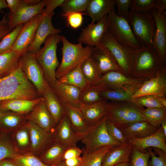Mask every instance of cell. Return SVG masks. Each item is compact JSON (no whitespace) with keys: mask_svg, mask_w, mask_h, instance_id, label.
<instances>
[{"mask_svg":"<svg viewBox=\"0 0 166 166\" xmlns=\"http://www.w3.org/2000/svg\"><path fill=\"white\" fill-rule=\"evenodd\" d=\"M166 94V68L156 77L144 81L131 99L147 95L165 97Z\"/></svg>","mask_w":166,"mask_h":166,"instance_id":"ffe728a7","label":"cell"},{"mask_svg":"<svg viewBox=\"0 0 166 166\" xmlns=\"http://www.w3.org/2000/svg\"><path fill=\"white\" fill-rule=\"evenodd\" d=\"M43 16V12L38 14L24 24L11 50L22 55L26 52L27 48L34 39Z\"/></svg>","mask_w":166,"mask_h":166,"instance_id":"7c38bea8","label":"cell"},{"mask_svg":"<svg viewBox=\"0 0 166 166\" xmlns=\"http://www.w3.org/2000/svg\"><path fill=\"white\" fill-rule=\"evenodd\" d=\"M46 0H41L34 5L33 0H22L17 10L13 13L9 12L7 17L10 27L14 29L17 26L24 24L34 16L43 12Z\"/></svg>","mask_w":166,"mask_h":166,"instance_id":"8fae6325","label":"cell"},{"mask_svg":"<svg viewBox=\"0 0 166 166\" xmlns=\"http://www.w3.org/2000/svg\"><path fill=\"white\" fill-rule=\"evenodd\" d=\"M90 57L101 75L113 71L123 73L109 52L101 44L94 47Z\"/></svg>","mask_w":166,"mask_h":166,"instance_id":"e0dca14e","label":"cell"},{"mask_svg":"<svg viewBox=\"0 0 166 166\" xmlns=\"http://www.w3.org/2000/svg\"><path fill=\"white\" fill-rule=\"evenodd\" d=\"M165 68L152 46H142L135 50L130 77L149 79L157 76Z\"/></svg>","mask_w":166,"mask_h":166,"instance_id":"7a4b0ae2","label":"cell"},{"mask_svg":"<svg viewBox=\"0 0 166 166\" xmlns=\"http://www.w3.org/2000/svg\"><path fill=\"white\" fill-rule=\"evenodd\" d=\"M127 19L135 37L143 46H152L156 24L150 13L130 11Z\"/></svg>","mask_w":166,"mask_h":166,"instance_id":"52a82bcc","label":"cell"},{"mask_svg":"<svg viewBox=\"0 0 166 166\" xmlns=\"http://www.w3.org/2000/svg\"><path fill=\"white\" fill-rule=\"evenodd\" d=\"M83 14L82 12L62 13L61 16L66 19L69 26L73 29H77L82 24Z\"/></svg>","mask_w":166,"mask_h":166,"instance_id":"681fc988","label":"cell"},{"mask_svg":"<svg viewBox=\"0 0 166 166\" xmlns=\"http://www.w3.org/2000/svg\"><path fill=\"white\" fill-rule=\"evenodd\" d=\"M108 89L107 87L102 84L90 85L81 90L79 100L81 104H90L96 102L103 99L101 93Z\"/></svg>","mask_w":166,"mask_h":166,"instance_id":"d590c367","label":"cell"},{"mask_svg":"<svg viewBox=\"0 0 166 166\" xmlns=\"http://www.w3.org/2000/svg\"><path fill=\"white\" fill-rule=\"evenodd\" d=\"M155 0H133L130 6L131 11L137 13H150L154 8Z\"/></svg>","mask_w":166,"mask_h":166,"instance_id":"7dc6e473","label":"cell"},{"mask_svg":"<svg viewBox=\"0 0 166 166\" xmlns=\"http://www.w3.org/2000/svg\"><path fill=\"white\" fill-rule=\"evenodd\" d=\"M114 166H130V161L121 163Z\"/></svg>","mask_w":166,"mask_h":166,"instance_id":"e7e4bbea","label":"cell"},{"mask_svg":"<svg viewBox=\"0 0 166 166\" xmlns=\"http://www.w3.org/2000/svg\"><path fill=\"white\" fill-rule=\"evenodd\" d=\"M68 147L53 141L45 148L38 157L47 165L59 166L62 161L64 152Z\"/></svg>","mask_w":166,"mask_h":166,"instance_id":"1f68e13d","label":"cell"},{"mask_svg":"<svg viewBox=\"0 0 166 166\" xmlns=\"http://www.w3.org/2000/svg\"><path fill=\"white\" fill-rule=\"evenodd\" d=\"M61 37L59 34L49 36L45 41L44 46L34 54L49 84H53L57 80L56 71L59 65L56 51L57 44L61 41Z\"/></svg>","mask_w":166,"mask_h":166,"instance_id":"5b68a950","label":"cell"},{"mask_svg":"<svg viewBox=\"0 0 166 166\" xmlns=\"http://www.w3.org/2000/svg\"><path fill=\"white\" fill-rule=\"evenodd\" d=\"M54 12L49 15L43 14V16L37 28L35 37L28 46L26 51L34 54L40 48L41 45L49 35L61 32L59 29L54 27L52 22V18Z\"/></svg>","mask_w":166,"mask_h":166,"instance_id":"ac0fdd59","label":"cell"},{"mask_svg":"<svg viewBox=\"0 0 166 166\" xmlns=\"http://www.w3.org/2000/svg\"><path fill=\"white\" fill-rule=\"evenodd\" d=\"M53 141L67 147L76 146L81 140V135L73 131L70 122L65 114L57 125L53 133Z\"/></svg>","mask_w":166,"mask_h":166,"instance_id":"d6986e66","label":"cell"},{"mask_svg":"<svg viewBox=\"0 0 166 166\" xmlns=\"http://www.w3.org/2000/svg\"></svg>","mask_w":166,"mask_h":166,"instance_id":"003e7915","label":"cell"},{"mask_svg":"<svg viewBox=\"0 0 166 166\" xmlns=\"http://www.w3.org/2000/svg\"><path fill=\"white\" fill-rule=\"evenodd\" d=\"M15 154L10 134L0 132V161L13 158Z\"/></svg>","mask_w":166,"mask_h":166,"instance_id":"60d3db41","label":"cell"},{"mask_svg":"<svg viewBox=\"0 0 166 166\" xmlns=\"http://www.w3.org/2000/svg\"><path fill=\"white\" fill-rule=\"evenodd\" d=\"M117 6V14L127 19L130 11L132 0H115Z\"/></svg>","mask_w":166,"mask_h":166,"instance_id":"816d5d0a","label":"cell"},{"mask_svg":"<svg viewBox=\"0 0 166 166\" xmlns=\"http://www.w3.org/2000/svg\"><path fill=\"white\" fill-rule=\"evenodd\" d=\"M166 136L161 127H160L154 133L144 138H135L129 141L139 151L144 152L148 148L155 147L161 149L166 153Z\"/></svg>","mask_w":166,"mask_h":166,"instance_id":"603a6c76","label":"cell"},{"mask_svg":"<svg viewBox=\"0 0 166 166\" xmlns=\"http://www.w3.org/2000/svg\"><path fill=\"white\" fill-rule=\"evenodd\" d=\"M20 67L26 78L33 84L41 96L49 84L34 54L26 51L22 54Z\"/></svg>","mask_w":166,"mask_h":166,"instance_id":"30bf717a","label":"cell"},{"mask_svg":"<svg viewBox=\"0 0 166 166\" xmlns=\"http://www.w3.org/2000/svg\"><path fill=\"white\" fill-rule=\"evenodd\" d=\"M106 126L109 134L116 142L123 144L129 141L123 136L121 130L108 119L106 121Z\"/></svg>","mask_w":166,"mask_h":166,"instance_id":"f907efd6","label":"cell"},{"mask_svg":"<svg viewBox=\"0 0 166 166\" xmlns=\"http://www.w3.org/2000/svg\"><path fill=\"white\" fill-rule=\"evenodd\" d=\"M81 64L58 80L62 83L78 88L81 90L87 87L90 85L83 75L81 69Z\"/></svg>","mask_w":166,"mask_h":166,"instance_id":"8d00e7d4","label":"cell"},{"mask_svg":"<svg viewBox=\"0 0 166 166\" xmlns=\"http://www.w3.org/2000/svg\"><path fill=\"white\" fill-rule=\"evenodd\" d=\"M28 121L10 134L15 154L31 152V143Z\"/></svg>","mask_w":166,"mask_h":166,"instance_id":"484cf974","label":"cell"},{"mask_svg":"<svg viewBox=\"0 0 166 166\" xmlns=\"http://www.w3.org/2000/svg\"><path fill=\"white\" fill-rule=\"evenodd\" d=\"M158 99L160 103L165 108H166V97H159L158 96Z\"/></svg>","mask_w":166,"mask_h":166,"instance_id":"6125c7cd","label":"cell"},{"mask_svg":"<svg viewBox=\"0 0 166 166\" xmlns=\"http://www.w3.org/2000/svg\"><path fill=\"white\" fill-rule=\"evenodd\" d=\"M146 79H148L134 78L122 73L113 71L102 75L97 84L104 85L108 89H117Z\"/></svg>","mask_w":166,"mask_h":166,"instance_id":"7402d4cb","label":"cell"},{"mask_svg":"<svg viewBox=\"0 0 166 166\" xmlns=\"http://www.w3.org/2000/svg\"><path fill=\"white\" fill-rule=\"evenodd\" d=\"M7 14H4L0 21V42L7 34L13 29L11 28L9 25V19L7 17Z\"/></svg>","mask_w":166,"mask_h":166,"instance_id":"db71d44e","label":"cell"},{"mask_svg":"<svg viewBox=\"0 0 166 166\" xmlns=\"http://www.w3.org/2000/svg\"><path fill=\"white\" fill-rule=\"evenodd\" d=\"M108 30L119 44L133 50L143 46L135 37L127 18L117 15L115 10L108 15Z\"/></svg>","mask_w":166,"mask_h":166,"instance_id":"8992f818","label":"cell"},{"mask_svg":"<svg viewBox=\"0 0 166 166\" xmlns=\"http://www.w3.org/2000/svg\"><path fill=\"white\" fill-rule=\"evenodd\" d=\"M31 143V152L38 157L45 148L53 141V134L48 132L28 121Z\"/></svg>","mask_w":166,"mask_h":166,"instance_id":"2e32d148","label":"cell"},{"mask_svg":"<svg viewBox=\"0 0 166 166\" xmlns=\"http://www.w3.org/2000/svg\"><path fill=\"white\" fill-rule=\"evenodd\" d=\"M27 121L26 115L9 111H2L0 115V132L10 134Z\"/></svg>","mask_w":166,"mask_h":166,"instance_id":"836d02e7","label":"cell"},{"mask_svg":"<svg viewBox=\"0 0 166 166\" xmlns=\"http://www.w3.org/2000/svg\"><path fill=\"white\" fill-rule=\"evenodd\" d=\"M26 116L28 121L34 123L46 132L53 133L57 125L47 108L42 97L32 110Z\"/></svg>","mask_w":166,"mask_h":166,"instance_id":"9a60e30c","label":"cell"},{"mask_svg":"<svg viewBox=\"0 0 166 166\" xmlns=\"http://www.w3.org/2000/svg\"><path fill=\"white\" fill-rule=\"evenodd\" d=\"M107 100L103 99L92 104H81L79 108L89 127L97 123L107 115Z\"/></svg>","mask_w":166,"mask_h":166,"instance_id":"cb8c5ba5","label":"cell"},{"mask_svg":"<svg viewBox=\"0 0 166 166\" xmlns=\"http://www.w3.org/2000/svg\"><path fill=\"white\" fill-rule=\"evenodd\" d=\"M150 13L156 24V30L152 46L156 50L163 64L166 61V12L158 13L154 8Z\"/></svg>","mask_w":166,"mask_h":166,"instance_id":"5bb4252c","label":"cell"},{"mask_svg":"<svg viewBox=\"0 0 166 166\" xmlns=\"http://www.w3.org/2000/svg\"><path fill=\"white\" fill-rule=\"evenodd\" d=\"M62 104L74 132L80 135L87 132L90 127L86 123L80 108L68 103Z\"/></svg>","mask_w":166,"mask_h":166,"instance_id":"d6a6232c","label":"cell"},{"mask_svg":"<svg viewBox=\"0 0 166 166\" xmlns=\"http://www.w3.org/2000/svg\"><path fill=\"white\" fill-rule=\"evenodd\" d=\"M90 0H65L61 6L62 13L85 11Z\"/></svg>","mask_w":166,"mask_h":166,"instance_id":"b9f144b4","label":"cell"},{"mask_svg":"<svg viewBox=\"0 0 166 166\" xmlns=\"http://www.w3.org/2000/svg\"><path fill=\"white\" fill-rule=\"evenodd\" d=\"M49 85L61 103H68L80 108L81 103L79 97L81 90L79 88L58 80Z\"/></svg>","mask_w":166,"mask_h":166,"instance_id":"44dd1931","label":"cell"},{"mask_svg":"<svg viewBox=\"0 0 166 166\" xmlns=\"http://www.w3.org/2000/svg\"><path fill=\"white\" fill-rule=\"evenodd\" d=\"M154 8L156 9L157 12L162 13L165 12L166 9V0H155Z\"/></svg>","mask_w":166,"mask_h":166,"instance_id":"680465c9","label":"cell"},{"mask_svg":"<svg viewBox=\"0 0 166 166\" xmlns=\"http://www.w3.org/2000/svg\"><path fill=\"white\" fill-rule=\"evenodd\" d=\"M0 166H19L13 158H7L0 161Z\"/></svg>","mask_w":166,"mask_h":166,"instance_id":"91938a15","label":"cell"},{"mask_svg":"<svg viewBox=\"0 0 166 166\" xmlns=\"http://www.w3.org/2000/svg\"><path fill=\"white\" fill-rule=\"evenodd\" d=\"M5 8H8V6L6 1L5 0H0V12L2 10Z\"/></svg>","mask_w":166,"mask_h":166,"instance_id":"94428289","label":"cell"},{"mask_svg":"<svg viewBox=\"0 0 166 166\" xmlns=\"http://www.w3.org/2000/svg\"><path fill=\"white\" fill-rule=\"evenodd\" d=\"M143 108L131 101H108L107 115L108 119L120 129L136 122L145 121L140 112Z\"/></svg>","mask_w":166,"mask_h":166,"instance_id":"277c9868","label":"cell"},{"mask_svg":"<svg viewBox=\"0 0 166 166\" xmlns=\"http://www.w3.org/2000/svg\"><path fill=\"white\" fill-rule=\"evenodd\" d=\"M140 112L145 121L157 128L160 127L163 120L166 118V108H143Z\"/></svg>","mask_w":166,"mask_h":166,"instance_id":"f35d334b","label":"cell"},{"mask_svg":"<svg viewBox=\"0 0 166 166\" xmlns=\"http://www.w3.org/2000/svg\"><path fill=\"white\" fill-rule=\"evenodd\" d=\"M22 56L11 50L0 54V79L9 76L19 66Z\"/></svg>","mask_w":166,"mask_h":166,"instance_id":"e575fe53","label":"cell"},{"mask_svg":"<svg viewBox=\"0 0 166 166\" xmlns=\"http://www.w3.org/2000/svg\"><path fill=\"white\" fill-rule=\"evenodd\" d=\"M146 79L117 89H107L103 91V99L113 101H130L132 96L141 87Z\"/></svg>","mask_w":166,"mask_h":166,"instance_id":"4dcf8cb0","label":"cell"},{"mask_svg":"<svg viewBox=\"0 0 166 166\" xmlns=\"http://www.w3.org/2000/svg\"><path fill=\"white\" fill-rule=\"evenodd\" d=\"M115 5V0H90L85 11L95 23L114 10Z\"/></svg>","mask_w":166,"mask_h":166,"instance_id":"83f0119b","label":"cell"},{"mask_svg":"<svg viewBox=\"0 0 166 166\" xmlns=\"http://www.w3.org/2000/svg\"><path fill=\"white\" fill-rule=\"evenodd\" d=\"M158 155L156 156L153 152L152 148H148L147 150L149 152L151 160L148 161L149 166H166V153L158 148H152Z\"/></svg>","mask_w":166,"mask_h":166,"instance_id":"c3c4849f","label":"cell"},{"mask_svg":"<svg viewBox=\"0 0 166 166\" xmlns=\"http://www.w3.org/2000/svg\"><path fill=\"white\" fill-rule=\"evenodd\" d=\"M131 101L143 107H145L146 108H166L160 103L157 96L154 95L143 96L132 99Z\"/></svg>","mask_w":166,"mask_h":166,"instance_id":"f6af8a7d","label":"cell"},{"mask_svg":"<svg viewBox=\"0 0 166 166\" xmlns=\"http://www.w3.org/2000/svg\"><path fill=\"white\" fill-rule=\"evenodd\" d=\"M133 148L134 145L130 141L114 147L105 155L101 166H114L121 163L129 162Z\"/></svg>","mask_w":166,"mask_h":166,"instance_id":"d4e9b609","label":"cell"},{"mask_svg":"<svg viewBox=\"0 0 166 166\" xmlns=\"http://www.w3.org/2000/svg\"><path fill=\"white\" fill-rule=\"evenodd\" d=\"M2 113V111L1 107H0V115L1 114V113Z\"/></svg>","mask_w":166,"mask_h":166,"instance_id":"03108f58","label":"cell"},{"mask_svg":"<svg viewBox=\"0 0 166 166\" xmlns=\"http://www.w3.org/2000/svg\"><path fill=\"white\" fill-rule=\"evenodd\" d=\"M61 41L62 43V57L61 63L56 71L57 80L90 57L94 48L89 45L83 47L82 43L79 42L76 44H73L63 35L61 36Z\"/></svg>","mask_w":166,"mask_h":166,"instance_id":"3957f363","label":"cell"},{"mask_svg":"<svg viewBox=\"0 0 166 166\" xmlns=\"http://www.w3.org/2000/svg\"><path fill=\"white\" fill-rule=\"evenodd\" d=\"M109 26L108 15L96 23L91 22L85 28L82 29L78 38V42L94 47L98 46L108 31Z\"/></svg>","mask_w":166,"mask_h":166,"instance_id":"4fadbf2b","label":"cell"},{"mask_svg":"<svg viewBox=\"0 0 166 166\" xmlns=\"http://www.w3.org/2000/svg\"><path fill=\"white\" fill-rule=\"evenodd\" d=\"M24 24L19 25L0 42V54L10 50Z\"/></svg>","mask_w":166,"mask_h":166,"instance_id":"7bdbcfd3","label":"cell"},{"mask_svg":"<svg viewBox=\"0 0 166 166\" xmlns=\"http://www.w3.org/2000/svg\"><path fill=\"white\" fill-rule=\"evenodd\" d=\"M108 119L106 115L99 122L81 135V140L85 147L84 152H92L105 146L122 144L113 139L108 132L106 126Z\"/></svg>","mask_w":166,"mask_h":166,"instance_id":"ba28073f","label":"cell"},{"mask_svg":"<svg viewBox=\"0 0 166 166\" xmlns=\"http://www.w3.org/2000/svg\"><path fill=\"white\" fill-rule=\"evenodd\" d=\"M81 68L83 75L90 85L98 84L102 75L91 57L82 62Z\"/></svg>","mask_w":166,"mask_h":166,"instance_id":"ab89813d","label":"cell"},{"mask_svg":"<svg viewBox=\"0 0 166 166\" xmlns=\"http://www.w3.org/2000/svg\"><path fill=\"white\" fill-rule=\"evenodd\" d=\"M165 136H166V118L162 121L160 124Z\"/></svg>","mask_w":166,"mask_h":166,"instance_id":"be15d7a7","label":"cell"},{"mask_svg":"<svg viewBox=\"0 0 166 166\" xmlns=\"http://www.w3.org/2000/svg\"><path fill=\"white\" fill-rule=\"evenodd\" d=\"M151 155L147 150L144 152L138 150L134 146L130 157V166H149Z\"/></svg>","mask_w":166,"mask_h":166,"instance_id":"bcb514c9","label":"cell"},{"mask_svg":"<svg viewBox=\"0 0 166 166\" xmlns=\"http://www.w3.org/2000/svg\"><path fill=\"white\" fill-rule=\"evenodd\" d=\"M13 158L19 166H50L44 163L31 152L22 155L15 154Z\"/></svg>","mask_w":166,"mask_h":166,"instance_id":"ee69618b","label":"cell"},{"mask_svg":"<svg viewBox=\"0 0 166 166\" xmlns=\"http://www.w3.org/2000/svg\"><path fill=\"white\" fill-rule=\"evenodd\" d=\"M41 97L20 65L9 76L0 79V101L14 99L31 100Z\"/></svg>","mask_w":166,"mask_h":166,"instance_id":"6da1fadb","label":"cell"},{"mask_svg":"<svg viewBox=\"0 0 166 166\" xmlns=\"http://www.w3.org/2000/svg\"><path fill=\"white\" fill-rule=\"evenodd\" d=\"M65 0H46L45 8L44 9L43 13L46 15H49L54 12L57 7L62 5Z\"/></svg>","mask_w":166,"mask_h":166,"instance_id":"11a10c76","label":"cell"},{"mask_svg":"<svg viewBox=\"0 0 166 166\" xmlns=\"http://www.w3.org/2000/svg\"><path fill=\"white\" fill-rule=\"evenodd\" d=\"M48 111L56 125L65 114L62 104L49 85L41 95Z\"/></svg>","mask_w":166,"mask_h":166,"instance_id":"4316f807","label":"cell"},{"mask_svg":"<svg viewBox=\"0 0 166 166\" xmlns=\"http://www.w3.org/2000/svg\"><path fill=\"white\" fill-rule=\"evenodd\" d=\"M115 146H105L92 152H84L82 166H101L105 155Z\"/></svg>","mask_w":166,"mask_h":166,"instance_id":"74e56055","label":"cell"},{"mask_svg":"<svg viewBox=\"0 0 166 166\" xmlns=\"http://www.w3.org/2000/svg\"><path fill=\"white\" fill-rule=\"evenodd\" d=\"M145 121L136 122L120 129L129 141L135 138L146 137L155 132L158 129Z\"/></svg>","mask_w":166,"mask_h":166,"instance_id":"f546056e","label":"cell"},{"mask_svg":"<svg viewBox=\"0 0 166 166\" xmlns=\"http://www.w3.org/2000/svg\"><path fill=\"white\" fill-rule=\"evenodd\" d=\"M42 97L34 100L9 99L0 101L2 111H9L26 115L30 113L41 100Z\"/></svg>","mask_w":166,"mask_h":166,"instance_id":"f1b7e54d","label":"cell"},{"mask_svg":"<svg viewBox=\"0 0 166 166\" xmlns=\"http://www.w3.org/2000/svg\"><path fill=\"white\" fill-rule=\"evenodd\" d=\"M8 8L10 10V13L14 12L20 5L22 0H6Z\"/></svg>","mask_w":166,"mask_h":166,"instance_id":"6f0895ef","label":"cell"},{"mask_svg":"<svg viewBox=\"0 0 166 166\" xmlns=\"http://www.w3.org/2000/svg\"><path fill=\"white\" fill-rule=\"evenodd\" d=\"M82 152V151L76 146L68 147L64 152L62 161L71 158L80 156Z\"/></svg>","mask_w":166,"mask_h":166,"instance_id":"f5cc1de1","label":"cell"},{"mask_svg":"<svg viewBox=\"0 0 166 166\" xmlns=\"http://www.w3.org/2000/svg\"><path fill=\"white\" fill-rule=\"evenodd\" d=\"M83 160L81 156L71 158L62 161L59 166H82Z\"/></svg>","mask_w":166,"mask_h":166,"instance_id":"9f6ffc18","label":"cell"},{"mask_svg":"<svg viewBox=\"0 0 166 166\" xmlns=\"http://www.w3.org/2000/svg\"><path fill=\"white\" fill-rule=\"evenodd\" d=\"M100 44L109 52L123 73L130 77L135 50L121 45L108 30Z\"/></svg>","mask_w":166,"mask_h":166,"instance_id":"9c48e42d","label":"cell"}]
</instances>
